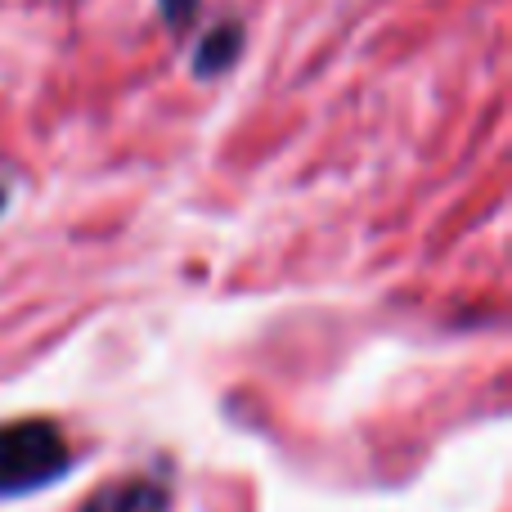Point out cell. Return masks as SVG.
<instances>
[{"label": "cell", "instance_id": "obj_5", "mask_svg": "<svg viewBox=\"0 0 512 512\" xmlns=\"http://www.w3.org/2000/svg\"><path fill=\"white\" fill-rule=\"evenodd\" d=\"M5 207H9V189L0 185V216H5Z\"/></svg>", "mask_w": 512, "mask_h": 512}, {"label": "cell", "instance_id": "obj_3", "mask_svg": "<svg viewBox=\"0 0 512 512\" xmlns=\"http://www.w3.org/2000/svg\"><path fill=\"white\" fill-rule=\"evenodd\" d=\"M239 54H243V27L239 23L212 27L194 50V77H203V81L221 77V72H230L239 63Z\"/></svg>", "mask_w": 512, "mask_h": 512}, {"label": "cell", "instance_id": "obj_2", "mask_svg": "<svg viewBox=\"0 0 512 512\" xmlns=\"http://www.w3.org/2000/svg\"><path fill=\"white\" fill-rule=\"evenodd\" d=\"M77 512H171V490L158 477H122L99 486Z\"/></svg>", "mask_w": 512, "mask_h": 512}, {"label": "cell", "instance_id": "obj_1", "mask_svg": "<svg viewBox=\"0 0 512 512\" xmlns=\"http://www.w3.org/2000/svg\"><path fill=\"white\" fill-rule=\"evenodd\" d=\"M72 468V450L50 418H23L0 427V495L54 486Z\"/></svg>", "mask_w": 512, "mask_h": 512}, {"label": "cell", "instance_id": "obj_4", "mask_svg": "<svg viewBox=\"0 0 512 512\" xmlns=\"http://www.w3.org/2000/svg\"><path fill=\"white\" fill-rule=\"evenodd\" d=\"M158 9L167 18V27H185L198 14V0H158Z\"/></svg>", "mask_w": 512, "mask_h": 512}]
</instances>
